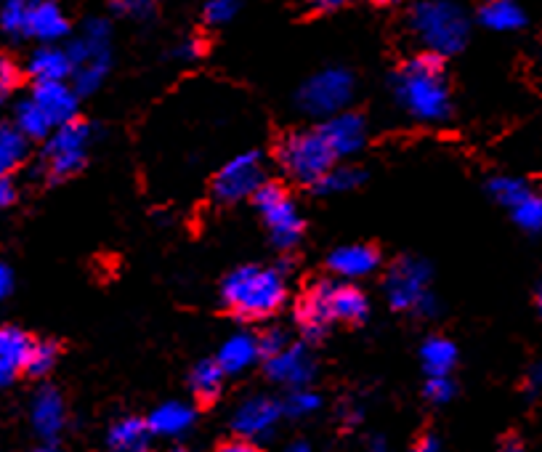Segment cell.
I'll return each instance as SVG.
<instances>
[{"instance_id": "f546056e", "label": "cell", "mask_w": 542, "mask_h": 452, "mask_svg": "<svg viewBox=\"0 0 542 452\" xmlns=\"http://www.w3.org/2000/svg\"><path fill=\"white\" fill-rule=\"evenodd\" d=\"M487 189L495 203L505 205L511 211H516L521 203H527L532 197V189H529L527 181L513 179V176H495V179H489Z\"/></svg>"}, {"instance_id": "ac0fdd59", "label": "cell", "mask_w": 542, "mask_h": 452, "mask_svg": "<svg viewBox=\"0 0 542 452\" xmlns=\"http://www.w3.org/2000/svg\"><path fill=\"white\" fill-rule=\"evenodd\" d=\"M32 338L19 328L0 330V381L3 386L14 381L16 375L27 370V359L32 351Z\"/></svg>"}, {"instance_id": "8fae6325", "label": "cell", "mask_w": 542, "mask_h": 452, "mask_svg": "<svg viewBox=\"0 0 542 452\" xmlns=\"http://www.w3.org/2000/svg\"><path fill=\"white\" fill-rule=\"evenodd\" d=\"M285 407L269 397H250L245 399L232 415V429L240 439H264L269 437L274 426H277L279 415Z\"/></svg>"}, {"instance_id": "f5cc1de1", "label": "cell", "mask_w": 542, "mask_h": 452, "mask_svg": "<svg viewBox=\"0 0 542 452\" xmlns=\"http://www.w3.org/2000/svg\"><path fill=\"white\" fill-rule=\"evenodd\" d=\"M165 452H186V450H181V447H173V450H165Z\"/></svg>"}, {"instance_id": "f1b7e54d", "label": "cell", "mask_w": 542, "mask_h": 452, "mask_svg": "<svg viewBox=\"0 0 542 452\" xmlns=\"http://www.w3.org/2000/svg\"><path fill=\"white\" fill-rule=\"evenodd\" d=\"M224 370L218 365L216 359H205L200 365L194 367L192 375H189V383H192L194 397L202 399V402H210L221 394V383H224Z\"/></svg>"}, {"instance_id": "52a82bcc", "label": "cell", "mask_w": 542, "mask_h": 452, "mask_svg": "<svg viewBox=\"0 0 542 452\" xmlns=\"http://www.w3.org/2000/svg\"><path fill=\"white\" fill-rule=\"evenodd\" d=\"M354 96V78L349 70L330 67V70L317 72L309 78L298 91V107L311 117H330L341 115V110L351 102Z\"/></svg>"}, {"instance_id": "603a6c76", "label": "cell", "mask_w": 542, "mask_h": 452, "mask_svg": "<svg viewBox=\"0 0 542 452\" xmlns=\"http://www.w3.org/2000/svg\"><path fill=\"white\" fill-rule=\"evenodd\" d=\"M261 357V346L258 338L248 336V333H237V336L226 338V343L218 351L216 362L221 365L226 375H240L245 373L256 359Z\"/></svg>"}, {"instance_id": "f907efd6", "label": "cell", "mask_w": 542, "mask_h": 452, "mask_svg": "<svg viewBox=\"0 0 542 452\" xmlns=\"http://www.w3.org/2000/svg\"><path fill=\"white\" fill-rule=\"evenodd\" d=\"M32 452H62V450H56V447L46 445V447H38V450H32Z\"/></svg>"}, {"instance_id": "bcb514c9", "label": "cell", "mask_w": 542, "mask_h": 452, "mask_svg": "<svg viewBox=\"0 0 542 452\" xmlns=\"http://www.w3.org/2000/svg\"><path fill=\"white\" fill-rule=\"evenodd\" d=\"M500 452H524V447H521V442H516V439H508V442H503Z\"/></svg>"}, {"instance_id": "d6a6232c", "label": "cell", "mask_w": 542, "mask_h": 452, "mask_svg": "<svg viewBox=\"0 0 542 452\" xmlns=\"http://www.w3.org/2000/svg\"><path fill=\"white\" fill-rule=\"evenodd\" d=\"M27 22H30V3L22 0H8L0 11V24L8 35H27Z\"/></svg>"}, {"instance_id": "7dc6e473", "label": "cell", "mask_w": 542, "mask_h": 452, "mask_svg": "<svg viewBox=\"0 0 542 452\" xmlns=\"http://www.w3.org/2000/svg\"><path fill=\"white\" fill-rule=\"evenodd\" d=\"M540 383H542V367H535V370H532V375H529V386H532V389H537Z\"/></svg>"}, {"instance_id": "74e56055", "label": "cell", "mask_w": 542, "mask_h": 452, "mask_svg": "<svg viewBox=\"0 0 542 452\" xmlns=\"http://www.w3.org/2000/svg\"><path fill=\"white\" fill-rule=\"evenodd\" d=\"M426 397L434 402V405H447L452 397H455V383L447 378H428L426 383Z\"/></svg>"}, {"instance_id": "484cf974", "label": "cell", "mask_w": 542, "mask_h": 452, "mask_svg": "<svg viewBox=\"0 0 542 452\" xmlns=\"http://www.w3.org/2000/svg\"><path fill=\"white\" fill-rule=\"evenodd\" d=\"M14 125L19 131L27 136L30 141L38 139H51V133H54V123L48 120V115L40 110L35 99H22V102L14 107Z\"/></svg>"}, {"instance_id": "e575fe53", "label": "cell", "mask_w": 542, "mask_h": 452, "mask_svg": "<svg viewBox=\"0 0 542 452\" xmlns=\"http://www.w3.org/2000/svg\"><path fill=\"white\" fill-rule=\"evenodd\" d=\"M513 221L524 229V232H540L542 229V197L532 195L527 203H521L513 211Z\"/></svg>"}, {"instance_id": "ab89813d", "label": "cell", "mask_w": 542, "mask_h": 452, "mask_svg": "<svg viewBox=\"0 0 542 452\" xmlns=\"http://www.w3.org/2000/svg\"><path fill=\"white\" fill-rule=\"evenodd\" d=\"M16 83H19V70H16V64L3 59V62H0V94L3 96L11 94V88H16Z\"/></svg>"}, {"instance_id": "2e32d148", "label": "cell", "mask_w": 542, "mask_h": 452, "mask_svg": "<svg viewBox=\"0 0 542 452\" xmlns=\"http://www.w3.org/2000/svg\"><path fill=\"white\" fill-rule=\"evenodd\" d=\"M30 99L46 112L54 128L75 123L78 117V91L67 83H35Z\"/></svg>"}, {"instance_id": "7bdbcfd3", "label": "cell", "mask_w": 542, "mask_h": 452, "mask_svg": "<svg viewBox=\"0 0 542 452\" xmlns=\"http://www.w3.org/2000/svg\"><path fill=\"white\" fill-rule=\"evenodd\" d=\"M218 452H258V450L253 442L237 437V439H229V442H224V445L218 447Z\"/></svg>"}, {"instance_id": "9a60e30c", "label": "cell", "mask_w": 542, "mask_h": 452, "mask_svg": "<svg viewBox=\"0 0 542 452\" xmlns=\"http://www.w3.org/2000/svg\"><path fill=\"white\" fill-rule=\"evenodd\" d=\"M30 423L35 434L46 442L59 439V434L67 426V407H64L62 394L54 386H43L35 391L30 402Z\"/></svg>"}, {"instance_id": "5b68a950", "label": "cell", "mask_w": 542, "mask_h": 452, "mask_svg": "<svg viewBox=\"0 0 542 452\" xmlns=\"http://www.w3.org/2000/svg\"><path fill=\"white\" fill-rule=\"evenodd\" d=\"M67 54L72 59V83H75V91L78 96L93 94L96 88L104 83L109 72V24L104 19H88L86 27H83V35H80Z\"/></svg>"}, {"instance_id": "4fadbf2b", "label": "cell", "mask_w": 542, "mask_h": 452, "mask_svg": "<svg viewBox=\"0 0 542 452\" xmlns=\"http://www.w3.org/2000/svg\"><path fill=\"white\" fill-rule=\"evenodd\" d=\"M319 133L325 136L327 147L333 149L335 160L357 155L367 141V123L357 112H341L319 125Z\"/></svg>"}, {"instance_id": "1f68e13d", "label": "cell", "mask_w": 542, "mask_h": 452, "mask_svg": "<svg viewBox=\"0 0 542 452\" xmlns=\"http://www.w3.org/2000/svg\"><path fill=\"white\" fill-rule=\"evenodd\" d=\"M56 359H59V346L54 341H35L32 343L30 359H27V370L24 373L32 378H43L54 370Z\"/></svg>"}, {"instance_id": "e0dca14e", "label": "cell", "mask_w": 542, "mask_h": 452, "mask_svg": "<svg viewBox=\"0 0 542 452\" xmlns=\"http://www.w3.org/2000/svg\"><path fill=\"white\" fill-rule=\"evenodd\" d=\"M327 264L338 277L346 280H362L367 274H372L380 264V253L372 245H343V248L333 250Z\"/></svg>"}, {"instance_id": "816d5d0a", "label": "cell", "mask_w": 542, "mask_h": 452, "mask_svg": "<svg viewBox=\"0 0 542 452\" xmlns=\"http://www.w3.org/2000/svg\"><path fill=\"white\" fill-rule=\"evenodd\" d=\"M537 309H540V314H542V285H540V290H537Z\"/></svg>"}, {"instance_id": "5bb4252c", "label": "cell", "mask_w": 542, "mask_h": 452, "mask_svg": "<svg viewBox=\"0 0 542 452\" xmlns=\"http://www.w3.org/2000/svg\"><path fill=\"white\" fill-rule=\"evenodd\" d=\"M330 290H333V282H317L306 290V296L298 304V325H301L303 336L311 338V341L325 336L335 322Z\"/></svg>"}, {"instance_id": "c3c4849f", "label": "cell", "mask_w": 542, "mask_h": 452, "mask_svg": "<svg viewBox=\"0 0 542 452\" xmlns=\"http://www.w3.org/2000/svg\"><path fill=\"white\" fill-rule=\"evenodd\" d=\"M370 452H386V442L383 439H372L370 442Z\"/></svg>"}, {"instance_id": "8992f818", "label": "cell", "mask_w": 542, "mask_h": 452, "mask_svg": "<svg viewBox=\"0 0 542 452\" xmlns=\"http://www.w3.org/2000/svg\"><path fill=\"white\" fill-rule=\"evenodd\" d=\"M431 266L423 258H402L391 266L386 277V296L399 312H415L420 317H434L439 312L431 296Z\"/></svg>"}, {"instance_id": "cb8c5ba5", "label": "cell", "mask_w": 542, "mask_h": 452, "mask_svg": "<svg viewBox=\"0 0 542 452\" xmlns=\"http://www.w3.org/2000/svg\"><path fill=\"white\" fill-rule=\"evenodd\" d=\"M330 304H333L335 322H349V325H362L370 314V301L362 290L354 285H333L330 290Z\"/></svg>"}, {"instance_id": "f35d334b", "label": "cell", "mask_w": 542, "mask_h": 452, "mask_svg": "<svg viewBox=\"0 0 542 452\" xmlns=\"http://www.w3.org/2000/svg\"><path fill=\"white\" fill-rule=\"evenodd\" d=\"M112 11L123 16H133V19H144V16H152L155 6L152 3H141V0H125V3H112Z\"/></svg>"}, {"instance_id": "d6986e66", "label": "cell", "mask_w": 542, "mask_h": 452, "mask_svg": "<svg viewBox=\"0 0 542 452\" xmlns=\"http://www.w3.org/2000/svg\"><path fill=\"white\" fill-rule=\"evenodd\" d=\"M27 72L35 83H67L72 78V59L67 51L54 46H43L38 51H32L30 62H27Z\"/></svg>"}, {"instance_id": "ee69618b", "label": "cell", "mask_w": 542, "mask_h": 452, "mask_svg": "<svg viewBox=\"0 0 542 452\" xmlns=\"http://www.w3.org/2000/svg\"><path fill=\"white\" fill-rule=\"evenodd\" d=\"M202 46L197 43V40H186V43H181L179 48H176V56L179 59H194V56H200Z\"/></svg>"}, {"instance_id": "4316f807", "label": "cell", "mask_w": 542, "mask_h": 452, "mask_svg": "<svg viewBox=\"0 0 542 452\" xmlns=\"http://www.w3.org/2000/svg\"><path fill=\"white\" fill-rule=\"evenodd\" d=\"M479 19L487 30H495V32H513V30H521V27L527 24L524 11H521L516 3H511V0H495V3H487V6L479 11Z\"/></svg>"}, {"instance_id": "7c38bea8", "label": "cell", "mask_w": 542, "mask_h": 452, "mask_svg": "<svg viewBox=\"0 0 542 452\" xmlns=\"http://www.w3.org/2000/svg\"><path fill=\"white\" fill-rule=\"evenodd\" d=\"M314 370H317L314 357L303 343H290L282 354H277L274 359H266V375L271 381L279 383V386H293V391L309 386L311 378H314Z\"/></svg>"}, {"instance_id": "ba28073f", "label": "cell", "mask_w": 542, "mask_h": 452, "mask_svg": "<svg viewBox=\"0 0 542 452\" xmlns=\"http://www.w3.org/2000/svg\"><path fill=\"white\" fill-rule=\"evenodd\" d=\"M261 219H264L266 229L271 234V242L279 250H290L298 245L303 234V219L298 213V205L290 200L285 187H279L274 181H266L264 187L258 189V195L253 197Z\"/></svg>"}, {"instance_id": "83f0119b", "label": "cell", "mask_w": 542, "mask_h": 452, "mask_svg": "<svg viewBox=\"0 0 542 452\" xmlns=\"http://www.w3.org/2000/svg\"><path fill=\"white\" fill-rule=\"evenodd\" d=\"M30 157V139L16 125L6 123L0 128V171L11 173Z\"/></svg>"}, {"instance_id": "7402d4cb", "label": "cell", "mask_w": 542, "mask_h": 452, "mask_svg": "<svg viewBox=\"0 0 542 452\" xmlns=\"http://www.w3.org/2000/svg\"><path fill=\"white\" fill-rule=\"evenodd\" d=\"M194 407L186 402H165L155 407L147 418L149 429L155 437H181L194 426Z\"/></svg>"}, {"instance_id": "277c9868", "label": "cell", "mask_w": 542, "mask_h": 452, "mask_svg": "<svg viewBox=\"0 0 542 452\" xmlns=\"http://www.w3.org/2000/svg\"><path fill=\"white\" fill-rule=\"evenodd\" d=\"M277 160L290 179L298 184H309V187H317L319 181L335 168L333 149L327 147L319 128L285 136L277 147Z\"/></svg>"}, {"instance_id": "4dcf8cb0", "label": "cell", "mask_w": 542, "mask_h": 452, "mask_svg": "<svg viewBox=\"0 0 542 452\" xmlns=\"http://www.w3.org/2000/svg\"><path fill=\"white\" fill-rule=\"evenodd\" d=\"M364 181V171L354 168V165H335L333 171L327 173L325 179L319 181L317 192L319 195H341V192H351L357 189Z\"/></svg>"}, {"instance_id": "30bf717a", "label": "cell", "mask_w": 542, "mask_h": 452, "mask_svg": "<svg viewBox=\"0 0 542 452\" xmlns=\"http://www.w3.org/2000/svg\"><path fill=\"white\" fill-rule=\"evenodd\" d=\"M264 163L258 152H245L221 168L213 179V195L218 203H240L245 197H256L264 187Z\"/></svg>"}, {"instance_id": "ffe728a7", "label": "cell", "mask_w": 542, "mask_h": 452, "mask_svg": "<svg viewBox=\"0 0 542 452\" xmlns=\"http://www.w3.org/2000/svg\"><path fill=\"white\" fill-rule=\"evenodd\" d=\"M70 32V19L56 3H30V22H27V38L38 40H62Z\"/></svg>"}, {"instance_id": "60d3db41", "label": "cell", "mask_w": 542, "mask_h": 452, "mask_svg": "<svg viewBox=\"0 0 542 452\" xmlns=\"http://www.w3.org/2000/svg\"><path fill=\"white\" fill-rule=\"evenodd\" d=\"M14 269L8 264H0V296L8 298L14 293Z\"/></svg>"}, {"instance_id": "d590c367", "label": "cell", "mask_w": 542, "mask_h": 452, "mask_svg": "<svg viewBox=\"0 0 542 452\" xmlns=\"http://www.w3.org/2000/svg\"><path fill=\"white\" fill-rule=\"evenodd\" d=\"M237 11H240V3H234V0H210L205 11H202V16H205V22L218 27V24L232 22Z\"/></svg>"}, {"instance_id": "44dd1931", "label": "cell", "mask_w": 542, "mask_h": 452, "mask_svg": "<svg viewBox=\"0 0 542 452\" xmlns=\"http://www.w3.org/2000/svg\"><path fill=\"white\" fill-rule=\"evenodd\" d=\"M152 437L155 434L147 421L128 415L112 423V429L107 431V447L112 452H147Z\"/></svg>"}, {"instance_id": "3957f363", "label": "cell", "mask_w": 542, "mask_h": 452, "mask_svg": "<svg viewBox=\"0 0 542 452\" xmlns=\"http://www.w3.org/2000/svg\"><path fill=\"white\" fill-rule=\"evenodd\" d=\"M410 30L428 54L450 56L465 46L471 24L455 3H418L410 11Z\"/></svg>"}, {"instance_id": "f6af8a7d", "label": "cell", "mask_w": 542, "mask_h": 452, "mask_svg": "<svg viewBox=\"0 0 542 452\" xmlns=\"http://www.w3.org/2000/svg\"><path fill=\"white\" fill-rule=\"evenodd\" d=\"M412 452H439V445H436L434 437H426L420 445H415V450Z\"/></svg>"}, {"instance_id": "9c48e42d", "label": "cell", "mask_w": 542, "mask_h": 452, "mask_svg": "<svg viewBox=\"0 0 542 452\" xmlns=\"http://www.w3.org/2000/svg\"><path fill=\"white\" fill-rule=\"evenodd\" d=\"M88 144H91V128L86 123L75 120V123L56 128L43 149V168H46L48 179L64 181L75 176L86 165Z\"/></svg>"}, {"instance_id": "d4e9b609", "label": "cell", "mask_w": 542, "mask_h": 452, "mask_svg": "<svg viewBox=\"0 0 542 452\" xmlns=\"http://www.w3.org/2000/svg\"><path fill=\"white\" fill-rule=\"evenodd\" d=\"M420 359L426 367L428 378H447L457 362V349L450 338L434 336L420 346Z\"/></svg>"}, {"instance_id": "8d00e7d4", "label": "cell", "mask_w": 542, "mask_h": 452, "mask_svg": "<svg viewBox=\"0 0 542 452\" xmlns=\"http://www.w3.org/2000/svg\"><path fill=\"white\" fill-rule=\"evenodd\" d=\"M258 346H261V357L274 359L290 346V341H287V333L282 328H269L264 336L258 338Z\"/></svg>"}, {"instance_id": "6da1fadb", "label": "cell", "mask_w": 542, "mask_h": 452, "mask_svg": "<svg viewBox=\"0 0 542 452\" xmlns=\"http://www.w3.org/2000/svg\"><path fill=\"white\" fill-rule=\"evenodd\" d=\"M394 94L404 110L423 123H439L450 115V86L442 56L418 54L394 75Z\"/></svg>"}, {"instance_id": "836d02e7", "label": "cell", "mask_w": 542, "mask_h": 452, "mask_svg": "<svg viewBox=\"0 0 542 452\" xmlns=\"http://www.w3.org/2000/svg\"><path fill=\"white\" fill-rule=\"evenodd\" d=\"M282 407H285V413L293 415V418H306V415L317 413L319 407H322V397L311 389H295L290 391V397L285 399Z\"/></svg>"}, {"instance_id": "b9f144b4", "label": "cell", "mask_w": 542, "mask_h": 452, "mask_svg": "<svg viewBox=\"0 0 542 452\" xmlns=\"http://www.w3.org/2000/svg\"><path fill=\"white\" fill-rule=\"evenodd\" d=\"M11 203H16V187L11 176H3V181H0V205L8 208Z\"/></svg>"}, {"instance_id": "681fc988", "label": "cell", "mask_w": 542, "mask_h": 452, "mask_svg": "<svg viewBox=\"0 0 542 452\" xmlns=\"http://www.w3.org/2000/svg\"><path fill=\"white\" fill-rule=\"evenodd\" d=\"M290 452H322V450H314V447H309V445H293L290 447Z\"/></svg>"}, {"instance_id": "7a4b0ae2", "label": "cell", "mask_w": 542, "mask_h": 452, "mask_svg": "<svg viewBox=\"0 0 542 452\" xmlns=\"http://www.w3.org/2000/svg\"><path fill=\"white\" fill-rule=\"evenodd\" d=\"M221 298L240 317H248V320L269 317L285 304V277L279 269L240 266L232 274H226L224 285H221Z\"/></svg>"}]
</instances>
